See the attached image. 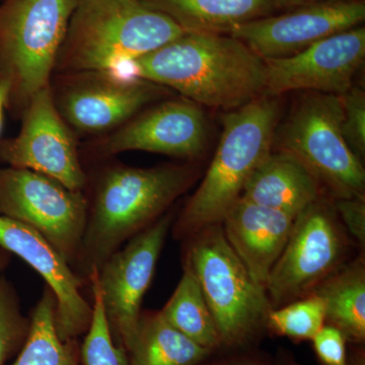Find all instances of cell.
I'll return each mask as SVG.
<instances>
[{"label":"cell","mask_w":365,"mask_h":365,"mask_svg":"<svg viewBox=\"0 0 365 365\" xmlns=\"http://www.w3.org/2000/svg\"><path fill=\"white\" fill-rule=\"evenodd\" d=\"M124 78L173 88L199 106L234 111L265 96L267 68L237 38L186 32L132 60Z\"/></svg>","instance_id":"cell-1"},{"label":"cell","mask_w":365,"mask_h":365,"mask_svg":"<svg viewBox=\"0 0 365 365\" xmlns=\"http://www.w3.org/2000/svg\"><path fill=\"white\" fill-rule=\"evenodd\" d=\"M195 180L196 170L189 165L115 167L106 172L79 250L81 270L88 276L100 270L125 241L157 222Z\"/></svg>","instance_id":"cell-2"},{"label":"cell","mask_w":365,"mask_h":365,"mask_svg":"<svg viewBox=\"0 0 365 365\" xmlns=\"http://www.w3.org/2000/svg\"><path fill=\"white\" fill-rule=\"evenodd\" d=\"M186 33L141 0H78L56 66L109 73Z\"/></svg>","instance_id":"cell-3"},{"label":"cell","mask_w":365,"mask_h":365,"mask_svg":"<svg viewBox=\"0 0 365 365\" xmlns=\"http://www.w3.org/2000/svg\"><path fill=\"white\" fill-rule=\"evenodd\" d=\"M277 98L262 96L222 118V133L212 162L176 227L178 237H192L222 222L247 182L269 153L279 123Z\"/></svg>","instance_id":"cell-4"},{"label":"cell","mask_w":365,"mask_h":365,"mask_svg":"<svg viewBox=\"0 0 365 365\" xmlns=\"http://www.w3.org/2000/svg\"><path fill=\"white\" fill-rule=\"evenodd\" d=\"M185 264L200 285L222 346L248 345L265 328L272 307L228 244L220 223L192 235Z\"/></svg>","instance_id":"cell-5"},{"label":"cell","mask_w":365,"mask_h":365,"mask_svg":"<svg viewBox=\"0 0 365 365\" xmlns=\"http://www.w3.org/2000/svg\"><path fill=\"white\" fill-rule=\"evenodd\" d=\"M78 0H4L0 4V78L11 86L7 107L25 109L49 86Z\"/></svg>","instance_id":"cell-6"},{"label":"cell","mask_w":365,"mask_h":365,"mask_svg":"<svg viewBox=\"0 0 365 365\" xmlns=\"http://www.w3.org/2000/svg\"><path fill=\"white\" fill-rule=\"evenodd\" d=\"M339 96L307 93L292 108L274 144L299 160L334 199L365 198L361 160L346 143Z\"/></svg>","instance_id":"cell-7"},{"label":"cell","mask_w":365,"mask_h":365,"mask_svg":"<svg viewBox=\"0 0 365 365\" xmlns=\"http://www.w3.org/2000/svg\"><path fill=\"white\" fill-rule=\"evenodd\" d=\"M348 239L335 209L323 198L295 218L289 239L271 271L266 294L272 309L307 294L346 263Z\"/></svg>","instance_id":"cell-8"},{"label":"cell","mask_w":365,"mask_h":365,"mask_svg":"<svg viewBox=\"0 0 365 365\" xmlns=\"http://www.w3.org/2000/svg\"><path fill=\"white\" fill-rule=\"evenodd\" d=\"M0 215L40 232L73 265L88 223V204L51 178L20 168H0Z\"/></svg>","instance_id":"cell-9"},{"label":"cell","mask_w":365,"mask_h":365,"mask_svg":"<svg viewBox=\"0 0 365 365\" xmlns=\"http://www.w3.org/2000/svg\"><path fill=\"white\" fill-rule=\"evenodd\" d=\"M170 225L172 216H163L88 276L100 290L115 344L127 352L135 338L143 297L153 280Z\"/></svg>","instance_id":"cell-10"},{"label":"cell","mask_w":365,"mask_h":365,"mask_svg":"<svg viewBox=\"0 0 365 365\" xmlns=\"http://www.w3.org/2000/svg\"><path fill=\"white\" fill-rule=\"evenodd\" d=\"M0 162L40 173L71 191L85 188L76 141L60 116L50 86L29 101L19 135L0 141Z\"/></svg>","instance_id":"cell-11"},{"label":"cell","mask_w":365,"mask_h":365,"mask_svg":"<svg viewBox=\"0 0 365 365\" xmlns=\"http://www.w3.org/2000/svg\"><path fill=\"white\" fill-rule=\"evenodd\" d=\"M365 19L362 0H324L277 16H264L235 28L230 36L263 60L284 58L335 34L359 26Z\"/></svg>","instance_id":"cell-12"},{"label":"cell","mask_w":365,"mask_h":365,"mask_svg":"<svg viewBox=\"0 0 365 365\" xmlns=\"http://www.w3.org/2000/svg\"><path fill=\"white\" fill-rule=\"evenodd\" d=\"M365 58V29L355 26L335 34L284 58L264 60L267 68L265 96L294 91L342 95Z\"/></svg>","instance_id":"cell-13"},{"label":"cell","mask_w":365,"mask_h":365,"mask_svg":"<svg viewBox=\"0 0 365 365\" xmlns=\"http://www.w3.org/2000/svg\"><path fill=\"white\" fill-rule=\"evenodd\" d=\"M0 247L16 255L44 278L56 299L55 325L62 341L78 340L90 329L93 307L68 263L40 232L0 215Z\"/></svg>","instance_id":"cell-14"},{"label":"cell","mask_w":365,"mask_h":365,"mask_svg":"<svg viewBox=\"0 0 365 365\" xmlns=\"http://www.w3.org/2000/svg\"><path fill=\"white\" fill-rule=\"evenodd\" d=\"M207 119L201 106L188 98L168 101L126 122L107 139L108 155L129 150L196 158L207 143Z\"/></svg>","instance_id":"cell-15"},{"label":"cell","mask_w":365,"mask_h":365,"mask_svg":"<svg viewBox=\"0 0 365 365\" xmlns=\"http://www.w3.org/2000/svg\"><path fill=\"white\" fill-rule=\"evenodd\" d=\"M93 76L69 88L60 102L64 119L86 133H98L126 123L163 91V86L143 79L122 83L100 73Z\"/></svg>","instance_id":"cell-16"},{"label":"cell","mask_w":365,"mask_h":365,"mask_svg":"<svg viewBox=\"0 0 365 365\" xmlns=\"http://www.w3.org/2000/svg\"><path fill=\"white\" fill-rule=\"evenodd\" d=\"M297 216L241 197L223 216V232L252 279L266 292L269 276L287 246Z\"/></svg>","instance_id":"cell-17"},{"label":"cell","mask_w":365,"mask_h":365,"mask_svg":"<svg viewBox=\"0 0 365 365\" xmlns=\"http://www.w3.org/2000/svg\"><path fill=\"white\" fill-rule=\"evenodd\" d=\"M318 180L299 160L271 151L250 177L241 197L294 216L321 198Z\"/></svg>","instance_id":"cell-18"},{"label":"cell","mask_w":365,"mask_h":365,"mask_svg":"<svg viewBox=\"0 0 365 365\" xmlns=\"http://www.w3.org/2000/svg\"><path fill=\"white\" fill-rule=\"evenodd\" d=\"M167 14L187 33L230 34L237 26L269 16L276 0H141Z\"/></svg>","instance_id":"cell-19"},{"label":"cell","mask_w":365,"mask_h":365,"mask_svg":"<svg viewBox=\"0 0 365 365\" xmlns=\"http://www.w3.org/2000/svg\"><path fill=\"white\" fill-rule=\"evenodd\" d=\"M312 294L325 307L326 323L335 327L346 340H365V263L364 257L345 263L319 282Z\"/></svg>","instance_id":"cell-20"},{"label":"cell","mask_w":365,"mask_h":365,"mask_svg":"<svg viewBox=\"0 0 365 365\" xmlns=\"http://www.w3.org/2000/svg\"><path fill=\"white\" fill-rule=\"evenodd\" d=\"M211 350L197 344L157 313L141 314L129 351V365H200Z\"/></svg>","instance_id":"cell-21"},{"label":"cell","mask_w":365,"mask_h":365,"mask_svg":"<svg viewBox=\"0 0 365 365\" xmlns=\"http://www.w3.org/2000/svg\"><path fill=\"white\" fill-rule=\"evenodd\" d=\"M56 299L45 288L30 319L25 344L11 365H81L78 340L62 341L55 325Z\"/></svg>","instance_id":"cell-22"},{"label":"cell","mask_w":365,"mask_h":365,"mask_svg":"<svg viewBox=\"0 0 365 365\" xmlns=\"http://www.w3.org/2000/svg\"><path fill=\"white\" fill-rule=\"evenodd\" d=\"M160 314L167 323L197 344L211 351L222 347L220 334L202 290L186 264L176 290Z\"/></svg>","instance_id":"cell-23"},{"label":"cell","mask_w":365,"mask_h":365,"mask_svg":"<svg viewBox=\"0 0 365 365\" xmlns=\"http://www.w3.org/2000/svg\"><path fill=\"white\" fill-rule=\"evenodd\" d=\"M325 323L323 302L318 295L309 294L285 306L271 309L266 328L292 340H313Z\"/></svg>","instance_id":"cell-24"},{"label":"cell","mask_w":365,"mask_h":365,"mask_svg":"<svg viewBox=\"0 0 365 365\" xmlns=\"http://www.w3.org/2000/svg\"><path fill=\"white\" fill-rule=\"evenodd\" d=\"M93 289V317L90 329L81 346L83 365H129L128 354L113 340L100 290L90 278Z\"/></svg>","instance_id":"cell-25"},{"label":"cell","mask_w":365,"mask_h":365,"mask_svg":"<svg viewBox=\"0 0 365 365\" xmlns=\"http://www.w3.org/2000/svg\"><path fill=\"white\" fill-rule=\"evenodd\" d=\"M30 330V319L21 313L16 289L0 276V365L18 356Z\"/></svg>","instance_id":"cell-26"},{"label":"cell","mask_w":365,"mask_h":365,"mask_svg":"<svg viewBox=\"0 0 365 365\" xmlns=\"http://www.w3.org/2000/svg\"><path fill=\"white\" fill-rule=\"evenodd\" d=\"M342 108L341 130L346 143L354 155L361 160L365 155V93L352 86L339 95Z\"/></svg>","instance_id":"cell-27"},{"label":"cell","mask_w":365,"mask_h":365,"mask_svg":"<svg viewBox=\"0 0 365 365\" xmlns=\"http://www.w3.org/2000/svg\"><path fill=\"white\" fill-rule=\"evenodd\" d=\"M314 351L322 364L347 365V340L335 327L324 326L313 338Z\"/></svg>","instance_id":"cell-28"},{"label":"cell","mask_w":365,"mask_h":365,"mask_svg":"<svg viewBox=\"0 0 365 365\" xmlns=\"http://www.w3.org/2000/svg\"><path fill=\"white\" fill-rule=\"evenodd\" d=\"M333 207L355 241L365 244V198L334 199Z\"/></svg>","instance_id":"cell-29"},{"label":"cell","mask_w":365,"mask_h":365,"mask_svg":"<svg viewBox=\"0 0 365 365\" xmlns=\"http://www.w3.org/2000/svg\"><path fill=\"white\" fill-rule=\"evenodd\" d=\"M208 365H269L267 360L258 356H239L235 359L220 360Z\"/></svg>","instance_id":"cell-30"},{"label":"cell","mask_w":365,"mask_h":365,"mask_svg":"<svg viewBox=\"0 0 365 365\" xmlns=\"http://www.w3.org/2000/svg\"><path fill=\"white\" fill-rule=\"evenodd\" d=\"M9 93L11 86L7 81L0 78V136H1L2 126H4V108L9 104Z\"/></svg>","instance_id":"cell-31"},{"label":"cell","mask_w":365,"mask_h":365,"mask_svg":"<svg viewBox=\"0 0 365 365\" xmlns=\"http://www.w3.org/2000/svg\"><path fill=\"white\" fill-rule=\"evenodd\" d=\"M324 1V0H276L277 6H300L304 4H314V2Z\"/></svg>","instance_id":"cell-32"},{"label":"cell","mask_w":365,"mask_h":365,"mask_svg":"<svg viewBox=\"0 0 365 365\" xmlns=\"http://www.w3.org/2000/svg\"><path fill=\"white\" fill-rule=\"evenodd\" d=\"M347 365H365L364 350H356L348 356Z\"/></svg>","instance_id":"cell-33"},{"label":"cell","mask_w":365,"mask_h":365,"mask_svg":"<svg viewBox=\"0 0 365 365\" xmlns=\"http://www.w3.org/2000/svg\"><path fill=\"white\" fill-rule=\"evenodd\" d=\"M9 260H11V253L0 247V276H1L2 271L9 265Z\"/></svg>","instance_id":"cell-34"},{"label":"cell","mask_w":365,"mask_h":365,"mask_svg":"<svg viewBox=\"0 0 365 365\" xmlns=\"http://www.w3.org/2000/svg\"><path fill=\"white\" fill-rule=\"evenodd\" d=\"M277 365H300L295 362L294 360L292 359H288V357H285V359H281V360H278Z\"/></svg>","instance_id":"cell-35"}]
</instances>
